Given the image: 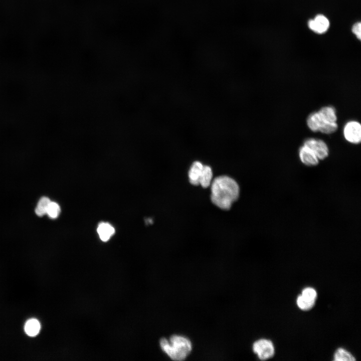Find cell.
Here are the masks:
<instances>
[{"label":"cell","instance_id":"19","mask_svg":"<svg viewBox=\"0 0 361 361\" xmlns=\"http://www.w3.org/2000/svg\"><path fill=\"white\" fill-rule=\"evenodd\" d=\"M352 32L358 40H360L361 24L360 22H357L353 25L352 28Z\"/></svg>","mask_w":361,"mask_h":361},{"label":"cell","instance_id":"6","mask_svg":"<svg viewBox=\"0 0 361 361\" xmlns=\"http://www.w3.org/2000/svg\"><path fill=\"white\" fill-rule=\"evenodd\" d=\"M303 145L310 148L319 159H324L328 156V147L321 139L309 138L305 140Z\"/></svg>","mask_w":361,"mask_h":361},{"label":"cell","instance_id":"15","mask_svg":"<svg viewBox=\"0 0 361 361\" xmlns=\"http://www.w3.org/2000/svg\"><path fill=\"white\" fill-rule=\"evenodd\" d=\"M334 360L335 361H353L355 359L350 352L342 348H339L334 353Z\"/></svg>","mask_w":361,"mask_h":361},{"label":"cell","instance_id":"2","mask_svg":"<svg viewBox=\"0 0 361 361\" xmlns=\"http://www.w3.org/2000/svg\"><path fill=\"white\" fill-rule=\"evenodd\" d=\"M162 349L173 360L185 359L192 350V344L190 340L183 336L173 335L169 342L165 338L160 340Z\"/></svg>","mask_w":361,"mask_h":361},{"label":"cell","instance_id":"11","mask_svg":"<svg viewBox=\"0 0 361 361\" xmlns=\"http://www.w3.org/2000/svg\"><path fill=\"white\" fill-rule=\"evenodd\" d=\"M318 112L321 117L327 121L336 122L337 115L335 109L332 106H324L322 107Z\"/></svg>","mask_w":361,"mask_h":361},{"label":"cell","instance_id":"1","mask_svg":"<svg viewBox=\"0 0 361 361\" xmlns=\"http://www.w3.org/2000/svg\"><path fill=\"white\" fill-rule=\"evenodd\" d=\"M211 185L212 203L221 209L229 210L239 196L240 189L237 182L231 177L223 175L215 178Z\"/></svg>","mask_w":361,"mask_h":361},{"label":"cell","instance_id":"13","mask_svg":"<svg viewBox=\"0 0 361 361\" xmlns=\"http://www.w3.org/2000/svg\"><path fill=\"white\" fill-rule=\"evenodd\" d=\"M40 322L35 318L28 320L25 325V332L31 336H35L37 335L40 330Z\"/></svg>","mask_w":361,"mask_h":361},{"label":"cell","instance_id":"14","mask_svg":"<svg viewBox=\"0 0 361 361\" xmlns=\"http://www.w3.org/2000/svg\"><path fill=\"white\" fill-rule=\"evenodd\" d=\"M51 202L50 200L46 197L41 198L39 201L35 209L36 215L41 217L46 214L48 207Z\"/></svg>","mask_w":361,"mask_h":361},{"label":"cell","instance_id":"5","mask_svg":"<svg viewBox=\"0 0 361 361\" xmlns=\"http://www.w3.org/2000/svg\"><path fill=\"white\" fill-rule=\"evenodd\" d=\"M343 135L348 142L357 144L361 141V125L357 121L347 122L343 128Z\"/></svg>","mask_w":361,"mask_h":361},{"label":"cell","instance_id":"18","mask_svg":"<svg viewBox=\"0 0 361 361\" xmlns=\"http://www.w3.org/2000/svg\"><path fill=\"white\" fill-rule=\"evenodd\" d=\"M304 297L311 300L315 301L317 298V292L315 289L311 287L304 288L301 294Z\"/></svg>","mask_w":361,"mask_h":361},{"label":"cell","instance_id":"17","mask_svg":"<svg viewBox=\"0 0 361 361\" xmlns=\"http://www.w3.org/2000/svg\"><path fill=\"white\" fill-rule=\"evenodd\" d=\"M61 211L59 205L56 202H51L47 210L46 214L51 219L57 218Z\"/></svg>","mask_w":361,"mask_h":361},{"label":"cell","instance_id":"3","mask_svg":"<svg viewBox=\"0 0 361 361\" xmlns=\"http://www.w3.org/2000/svg\"><path fill=\"white\" fill-rule=\"evenodd\" d=\"M308 128L313 132L319 131L330 134L335 132L338 128L337 122H330L323 119L319 113L313 112L309 115L306 120Z\"/></svg>","mask_w":361,"mask_h":361},{"label":"cell","instance_id":"7","mask_svg":"<svg viewBox=\"0 0 361 361\" xmlns=\"http://www.w3.org/2000/svg\"><path fill=\"white\" fill-rule=\"evenodd\" d=\"M308 26L312 31L322 34L325 33L329 27V22L328 19L323 15L316 16L314 19L308 22Z\"/></svg>","mask_w":361,"mask_h":361},{"label":"cell","instance_id":"10","mask_svg":"<svg viewBox=\"0 0 361 361\" xmlns=\"http://www.w3.org/2000/svg\"><path fill=\"white\" fill-rule=\"evenodd\" d=\"M97 231L100 239L103 242H106L113 235L115 229L109 223L102 222L98 225Z\"/></svg>","mask_w":361,"mask_h":361},{"label":"cell","instance_id":"16","mask_svg":"<svg viewBox=\"0 0 361 361\" xmlns=\"http://www.w3.org/2000/svg\"><path fill=\"white\" fill-rule=\"evenodd\" d=\"M315 301L307 299L302 295L298 296L297 298V304L298 307L303 310H308L314 305Z\"/></svg>","mask_w":361,"mask_h":361},{"label":"cell","instance_id":"12","mask_svg":"<svg viewBox=\"0 0 361 361\" xmlns=\"http://www.w3.org/2000/svg\"><path fill=\"white\" fill-rule=\"evenodd\" d=\"M212 178L213 172L211 167L208 165H204L200 178L199 185L204 188H207L210 186Z\"/></svg>","mask_w":361,"mask_h":361},{"label":"cell","instance_id":"4","mask_svg":"<svg viewBox=\"0 0 361 361\" xmlns=\"http://www.w3.org/2000/svg\"><path fill=\"white\" fill-rule=\"evenodd\" d=\"M253 350L261 360H266L273 357L275 353L272 341L268 339H261L256 341L253 345Z\"/></svg>","mask_w":361,"mask_h":361},{"label":"cell","instance_id":"8","mask_svg":"<svg viewBox=\"0 0 361 361\" xmlns=\"http://www.w3.org/2000/svg\"><path fill=\"white\" fill-rule=\"evenodd\" d=\"M299 156L301 162L308 166H314L319 162V159L308 147L303 145L299 149Z\"/></svg>","mask_w":361,"mask_h":361},{"label":"cell","instance_id":"9","mask_svg":"<svg viewBox=\"0 0 361 361\" xmlns=\"http://www.w3.org/2000/svg\"><path fill=\"white\" fill-rule=\"evenodd\" d=\"M204 165L199 161L193 162L189 171L190 183L194 186L199 185L200 178Z\"/></svg>","mask_w":361,"mask_h":361}]
</instances>
